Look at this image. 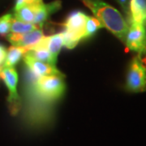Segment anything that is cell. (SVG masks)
<instances>
[{
	"instance_id": "obj_1",
	"label": "cell",
	"mask_w": 146,
	"mask_h": 146,
	"mask_svg": "<svg viewBox=\"0 0 146 146\" xmlns=\"http://www.w3.org/2000/svg\"><path fill=\"white\" fill-rule=\"evenodd\" d=\"M95 17L120 41L125 42L128 25L119 11L102 0H81Z\"/></svg>"
},
{
	"instance_id": "obj_2",
	"label": "cell",
	"mask_w": 146,
	"mask_h": 146,
	"mask_svg": "<svg viewBox=\"0 0 146 146\" xmlns=\"http://www.w3.org/2000/svg\"><path fill=\"white\" fill-rule=\"evenodd\" d=\"M33 75L32 90L38 98L45 101H55L61 98L65 91V83L60 76H38Z\"/></svg>"
},
{
	"instance_id": "obj_3",
	"label": "cell",
	"mask_w": 146,
	"mask_h": 146,
	"mask_svg": "<svg viewBox=\"0 0 146 146\" xmlns=\"http://www.w3.org/2000/svg\"><path fill=\"white\" fill-rule=\"evenodd\" d=\"M126 87L132 93L146 91V66L140 55L133 58L131 62L127 71Z\"/></svg>"
},
{
	"instance_id": "obj_4",
	"label": "cell",
	"mask_w": 146,
	"mask_h": 146,
	"mask_svg": "<svg viewBox=\"0 0 146 146\" xmlns=\"http://www.w3.org/2000/svg\"><path fill=\"white\" fill-rule=\"evenodd\" d=\"M0 77L3 79L9 91L7 102L11 113L14 115H16L21 108V99L17 93V72L14 68L3 67L0 72Z\"/></svg>"
},
{
	"instance_id": "obj_5",
	"label": "cell",
	"mask_w": 146,
	"mask_h": 146,
	"mask_svg": "<svg viewBox=\"0 0 146 146\" xmlns=\"http://www.w3.org/2000/svg\"><path fill=\"white\" fill-rule=\"evenodd\" d=\"M127 47L140 56L146 54V29L145 25L130 21L125 38Z\"/></svg>"
},
{
	"instance_id": "obj_6",
	"label": "cell",
	"mask_w": 146,
	"mask_h": 146,
	"mask_svg": "<svg viewBox=\"0 0 146 146\" xmlns=\"http://www.w3.org/2000/svg\"><path fill=\"white\" fill-rule=\"evenodd\" d=\"M44 36H45L42 30L40 28H38L35 30L25 33H21V34H16L10 33L7 36V37L12 46L25 47L29 49L32 46L38 43Z\"/></svg>"
},
{
	"instance_id": "obj_7",
	"label": "cell",
	"mask_w": 146,
	"mask_h": 146,
	"mask_svg": "<svg viewBox=\"0 0 146 146\" xmlns=\"http://www.w3.org/2000/svg\"><path fill=\"white\" fill-rule=\"evenodd\" d=\"M24 60H25V63L29 68V70L36 76H63V74L55 68V66L36 60L27 54L24 55Z\"/></svg>"
},
{
	"instance_id": "obj_8",
	"label": "cell",
	"mask_w": 146,
	"mask_h": 146,
	"mask_svg": "<svg viewBox=\"0 0 146 146\" xmlns=\"http://www.w3.org/2000/svg\"><path fill=\"white\" fill-rule=\"evenodd\" d=\"M63 46V33L61 32L59 33L54 34L51 36H44L38 43L29 47L28 50L32 49H46L51 53L53 55L58 57V54Z\"/></svg>"
},
{
	"instance_id": "obj_9",
	"label": "cell",
	"mask_w": 146,
	"mask_h": 146,
	"mask_svg": "<svg viewBox=\"0 0 146 146\" xmlns=\"http://www.w3.org/2000/svg\"><path fill=\"white\" fill-rule=\"evenodd\" d=\"M88 16L85 15L82 11H76L72 12L67 17L63 25L65 29L71 31L77 34L84 39V27Z\"/></svg>"
},
{
	"instance_id": "obj_10",
	"label": "cell",
	"mask_w": 146,
	"mask_h": 146,
	"mask_svg": "<svg viewBox=\"0 0 146 146\" xmlns=\"http://www.w3.org/2000/svg\"><path fill=\"white\" fill-rule=\"evenodd\" d=\"M130 21L146 24V0H129Z\"/></svg>"
},
{
	"instance_id": "obj_11",
	"label": "cell",
	"mask_w": 146,
	"mask_h": 146,
	"mask_svg": "<svg viewBox=\"0 0 146 146\" xmlns=\"http://www.w3.org/2000/svg\"><path fill=\"white\" fill-rule=\"evenodd\" d=\"M60 5L61 3L59 1H55L49 4H42L36 10L33 24L37 26L42 27L43 24L46 21L49 16L52 14L53 12L56 11L58 9H59Z\"/></svg>"
},
{
	"instance_id": "obj_12",
	"label": "cell",
	"mask_w": 146,
	"mask_h": 146,
	"mask_svg": "<svg viewBox=\"0 0 146 146\" xmlns=\"http://www.w3.org/2000/svg\"><path fill=\"white\" fill-rule=\"evenodd\" d=\"M42 4L36 6L22 5L18 7H15L14 18H16L19 21H23V22L33 24L36 10Z\"/></svg>"
},
{
	"instance_id": "obj_13",
	"label": "cell",
	"mask_w": 146,
	"mask_h": 146,
	"mask_svg": "<svg viewBox=\"0 0 146 146\" xmlns=\"http://www.w3.org/2000/svg\"><path fill=\"white\" fill-rule=\"evenodd\" d=\"M27 51H28V49L25 47L16 46H11L7 51L5 61L3 67L13 68L19 63L21 58L26 54Z\"/></svg>"
},
{
	"instance_id": "obj_14",
	"label": "cell",
	"mask_w": 146,
	"mask_h": 146,
	"mask_svg": "<svg viewBox=\"0 0 146 146\" xmlns=\"http://www.w3.org/2000/svg\"><path fill=\"white\" fill-rule=\"evenodd\" d=\"M27 55L30 56L33 58L41 61L43 63H48L53 66H55L57 62V57L53 55L51 53L46 49H32L29 50L25 54Z\"/></svg>"
},
{
	"instance_id": "obj_15",
	"label": "cell",
	"mask_w": 146,
	"mask_h": 146,
	"mask_svg": "<svg viewBox=\"0 0 146 146\" xmlns=\"http://www.w3.org/2000/svg\"><path fill=\"white\" fill-rule=\"evenodd\" d=\"M38 28L41 27L37 26L34 24L32 23H26L23 21H19L16 18L13 17L11 21V33H16V34H21V33H29L33 30H35Z\"/></svg>"
},
{
	"instance_id": "obj_16",
	"label": "cell",
	"mask_w": 146,
	"mask_h": 146,
	"mask_svg": "<svg viewBox=\"0 0 146 146\" xmlns=\"http://www.w3.org/2000/svg\"><path fill=\"white\" fill-rule=\"evenodd\" d=\"M103 28L102 25L96 17L89 16L87 17L85 27H84V39L89 38L91 36H93L97 31Z\"/></svg>"
},
{
	"instance_id": "obj_17",
	"label": "cell",
	"mask_w": 146,
	"mask_h": 146,
	"mask_svg": "<svg viewBox=\"0 0 146 146\" xmlns=\"http://www.w3.org/2000/svg\"><path fill=\"white\" fill-rule=\"evenodd\" d=\"M63 37V46L68 49H73L77 46L80 41L82 39V37L77 34L74 33L72 32L68 31L65 29L62 32Z\"/></svg>"
},
{
	"instance_id": "obj_18",
	"label": "cell",
	"mask_w": 146,
	"mask_h": 146,
	"mask_svg": "<svg viewBox=\"0 0 146 146\" xmlns=\"http://www.w3.org/2000/svg\"><path fill=\"white\" fill-rule=\"evenodd\" d=\"M12 19L11 14H6L0 17V36H7L10 33Z\"/></svg>"
},
{
	"instance_id": "obj_19",
	"label": "cell",
	"mask_w": 146,
	"mask_h": 146,
	"mask_svg": "<svg viewBox=\"0 0 146 146\" xmlns=\"http://www.w3.org/2000/svg\"><path fill=\"white\" fill-rule=\"evenodd\" d=\"M42 3H43L42 0H17L15 7H18L22 5H40Z\"/></svg>"
},
{
	"instance_id": "obj_20",
	"label": "cell",
	"mask_w": 146,
	"mask_h": 146,
	"mask_svg": "<svg viewBox=\"0 0 146 146\" xmlns=\"http://www.w3.org/2000/svg\"><path fill=\"white\" fill-rule=\"evenodd\" d=\"M6 54H7V50L3 45L0 44V68H3V63L5 61Z\"/></svg>"
},
{
	"instance_id": "obj_21",
	"label": "cell",
	"mask_w": 146,
	"mask_h": 146,
	"mask_svg": "<svg viewBox=\"0 0 146 146\" xmlns=\"http://www.w3.org/2000/svg\"><path fill=\"white\" fill-rule=\"evenodd\" d=\"M122 7L128 12V6H129V0H117Z\"/></svg>"
},
{
	"instance_id": "obj_22",
	"label": "cell",
	"mask_w": 146,
	"mask_h": 146,
	"mask_svg": "<svg viewBox=\"0 0 146 146\" xmlns=\"http://www.w3.org/2000/svg\"><path fill=\"white\" fill-rule=\"evenodd\" d=\"M1 70H2V68H0V72H1Z\"/></svg>"
}]
</instances>
